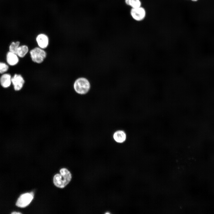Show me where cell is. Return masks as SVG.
I'll use <instances>...</instances> for the list:
<instances>
[{
	"instance_id": "obj_1",
	"label": "cell",
	"mask_w": 214,
	"mask_h": 214,
	"mask_svg": "<svg viewBox=\"0 0 214 214\" xmlns=\"http://www.w3.org/2000/svg\"><path fill=\"white\" fill-rule=\"evenodd\" d=\"M60 174H57L54 175L53 182L56 187L63 188L70 181L72 175L70 171L65 168L60 169Z\"/></svg>"
},
{
	"instance_id": "obj_13",
	"label": "cell",
	"mask_w": 214,
	"mask_h": 214,
	"mask_svg": "<svg viewBox=\"0 0 214 214\" xmlns=\"http://www.w3.org/2000/svg\"><path fill=\"white\" fill-rule=\"evenodd\" d=\"M20 42L19 41L12 42L9 46V51L16 54L17 50L20 46Z\"/></svg>"
},
{
	"instance_id": "obj_6",
	"label": "cell",
	"mask_w": 214,
	"mask_h": 214,
	"mask_svg": "<svg viewBox=\"0 0 214 214\" xmlns=\"http://www.w3.org/2000/svg\"><path fill=\"white\" fill-rule=\"evenodd\" d=\"M11 82L14 90L16 91H19L23 87L25 80L21 75L15 74L11 78Z\"/></svg>"
},
{
	"instance_id": "obj_16",
	"label": "cell",
	"mask_w": 214,
	"mask_h": 214,
	"mask_svg": "<svg viewBox=\"0 0 214 214\" xmlns=\"http://www.w3.org/2000/svg\"><path fill=\"white\" fill-rule=\"evenodd\" d=\"M191 0V1H193L195 2V1H198V0Z\"/></svg>"
},
{
	"instance_id": "obj_9",
	"label": "cell",
	"mask_w": 214,
	"mask_h": 214,
	"mask_svg": "<svg viewBox=\"0 0 214 214\" xmlns=\"http://www.w3.org/2000/svg\"><path fill=\"white\" fill-rule=\"evenodd\" d=\"M18 56L17 55L10 52L7 53L6 59L7 63L10 65L14 66L17 64L19 62Z\"/></svg>"
},
{
	"instance_id": "obj_5",
	"label": "cell",
	"mask_w": 214,
	"mask_h": 214,
	"mask_svg": "<svg viewBox=\"0 0 214 214\" xmlns=\"http://www.w3.org/2000/svg\"><path fill=\"white\" fill-rule=\"evenodd\" d=\"M130 14L133 19L136 21H140L145 18L146 13L145 9L140 6L132 8L130 11Z\"/></svg>"
},
{
	"instance_id": "obj_2",
	"label": "cell",
	"mask_w": 214,
	"mask_h": 214,
	"mask_svg": "<svg viewBox=\"0 0 214 214\" xmlns=\"http://www.w3.org/2000/svg\"><path fill=\"white\" fill-rule=\"evenodd\" d=\"M73 86L76 93L80 95H84L89 90L90 85L87 79L84 78H79L75 80Z\"/></svg>"
},
{
	"instance_id": "obj_15",
	"label": "cell",
	"mask_w": 214,
	"mask_h": 214,
	"mask_svg": "<svg viewBox=\"0 0 214 214\" xmlns=\"http://www.w3.org/2000/svg\"><path fill=\"white\" fill-rule=\"evenodd\" d=\"M12 214H21V213L18 212H13L12 213Z\"/></svg>"
},
{
	"instance_id": "obj_7",
	"label": "cell",
	"mask_w": 214,
	"mask_h": 214,
	"mask_svg": "<svg viewBox=\"0 0 214 214\" xmlns=\"http://www.w3.org/2000/svg\"><path fill=\"white\" fill-rule=\"evenodd\" d=\"M36 41L38 47L45 49L48 45L49 40L48 37L45 34H41L37 36Z\"/></svg>"
},
{
	"instance_id": "obj_8",
	"label": "cell",
	"mask_w": 214,
	"mask_h": 214,
	"mask_svg": "<svg viewBox=\"0 0 214 214\" xmlns=\"http://www.w3.org/2000/svg\"><path fill=\"white\" fill-rule=\"evenodd\" d=\"M11 75L8 73L3 74L0 78V83L2 87L7 88L9 87L12 82Z\"/></svg>"
},
{
	"instance_id": "obj_11",
	"label": "cell",
	"mask_w": 214,
	"mask_h": 214,
	"mask_svg": "<svg viewBox=\"0 0 214 214\" xmlns=\"http://www.w3.org/2000/svg\"><path fill=\"white\" fill-rule=\"evenodd\" d=\"M29 51V48L27 45H20L17 50L16 54L20 58H23L28 53Z\"/></svg>"
},
{
	"instance_id": "obj_12",
	"label": "cell",
	"mask_w": 214,
	"mask_h": 214,
	"mask_svg": "<svg viewBox=\"0 0 214 214\" xmlns=\"http://www.w3.org/2000/svg\"><path fill=\"white\" fill-rule=\"evenodd\" d=\"M125 2L132 8L141 6V3L140 0H125Z\"/></svg>"
},
{
	"instance_id": "obj_14",
	"label": "cell",
	"mask_w": 214,
	"mask_h": 214,
	"mask_svg": "<svg viewBox=\"0 0 214 214\" xmlns=\"http://www.w3.org/2000/svg\"><path fill=\"white\" fill-rule=\"evenodd\" d=\"M8 66L5 63L0 62V73H3L8 69Z\"/></svg>"
},
{
	"instance_id": "obj_3",
	"label": "cell",
	"mask_w": 214,
	"mask_h": 214,
	"mask_svg": "<svg viewBox=\"0 0 214 214\" xmlns=\"http://www.w3.org/2000/svg\"><path fill=\"white\" fill-rule=\"evenodd\" d=\"M29 54L32 60L37 64H41L44 61L47 56V53L44 49L38 47L31 49Z\"/></svg>"
},
{
	"instance_id": "obj_10",
	"label": "cell",
	"mask_w": 214,
	"mask_h": 214,
	"mask_svg": "<svg viewBox=\"0 0 214 214\" xmlns=\"http://www.w3.org/2000/svg\"><path fill=\"white\" fill-rule=\"evenodd\" d=\"M114 140L117 142L122 143L126 140V135L125 132L122 130H119L116 131L113 136Z\"/></svg>"
},
{
	"instance_id": "obj_4",
	"label": "cell",
	"mask_w": 214,
	"mask_h": 214,
	"mask_svg": "<svg viewBox=\"0 0 214 214\" xmlns=\"http://www.w3.org/2000/svg\"><path fill=\"white\" fill-rule=\"evenodd\" d=\"M34 194L33 192L24 193L19 197L16 203L18 207L23 208L26 207L31 203L34 198Z\"/></svg>"
}]
</instances>
